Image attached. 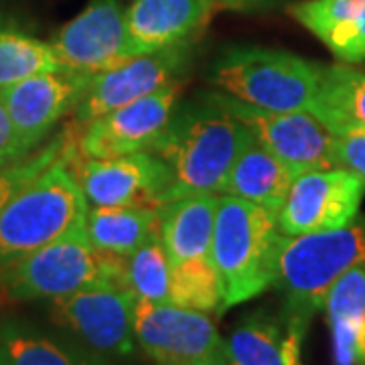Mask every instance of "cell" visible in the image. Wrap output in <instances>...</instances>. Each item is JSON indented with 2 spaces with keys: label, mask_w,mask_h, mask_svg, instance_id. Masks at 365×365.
<instances>
[{
  "label": "cell",
  "mask_w": 365,
  "mask_h": 365,
  "mask_svg": "<svg viewBox=\"0 0 365 365\" xmlns=\"http://www.w3.org/2000/svg\"><path fill=\"white\" fill-rule=\"evenodd\" d=\"M61 67L98 76L132 57L126 9L120 0H90L51 41Z\"/></svg>",
  "instance_id": "cell-14"
},
{
  "label": "cell",
  "mask_w": 365,
  "mask_h": 365,
  "mask_svg": "<svg viewBox=\"0 0 365 365\" xmlns=\"http://www.w3.org/2000/svg\"><path fill=\"white\" fill-rule=\"evenodd\" d=\"M78 138V124H69L67 128L55 134L51 140L39 146L35 153L26 155L21 160L0 167V211L19 191H23L29 182H33L43 170L66 155Z\"/></svg>",
  "instance_id": "cell-26"
},
{
  "label": "cell",
  "mask_w": 365,
  "mask_h": 365,
  "mask_svg": "<svg viewBox=\"0 0 365 365\" xmlns=\"http://www.w3.org/2000/svg\"><path fill=\"white\" fill-rule=\"evenodd\" d=\"M323 66L266 47H235L213 66V83L244 104L274 112H311Z\"/></svg>",
  "instance_id": "cell-6"
},
{
  "label": "cell",
  "mask_w": 365,
  "mask_h": 365,
  "mask_svg": "<svg viewBox=\"0 0 365 365\" xmlns=\"http://www.w3.org/2000/svg\"><path fill=\"white\" fill-rule=\"evenodd\" d=\"M333 150L341 169H349L365 179V130H353L333 134Z\"/></svg>",
  "instance_id": "cell-30"
},
{
  "label": "cell",
  "mask_w": 365,
  "mask_h": 365,
  "mask_svg": "<svg viewBox=\"0 0 365 365\" xmlns=\"http://www.w3.org/2000/svg\"><path fill=\"white\" fill-rule=\"evenodd\" d=\"M0 365H4V364H2V359H0Z\"/></svg>",
  "instance_id": "cell-36"
},
{
  "label": "cell",
  "mask_w": 365,
  "mask_h": 365,
  "mask_svg": "<svg viewBox=\"0 0 365 365\" xmlns=\"http://www.w3.org/2000/svg\"><path fill=\"white\" fill-rule=\"evenodd\" d=\"M282 234L276 215L246 199L220 193L211 258L222 278L220 314L274 287Z\"/></svg>",
  "instance_id": "cell-4"
},
{
  "label": "cell",
  "mask_w": 365,
  "mask_h": 365,
  "mask_svg": "<svg viewBox=\"0 0 365 365\" xmlns=\"http://www.w3.org/2000/svg\"><path fill=\"white\" fill-rule=\"evenodd\" d=\"M222 6H227V9H237V11H242V9H250V6H258L260 2L264 0H217Z\"/></svg>",
  "instance_id": "cell-34"
},
{
  "label": "cell",
  "mask_w": 365,
  "mask_h": 365,
  "mask_svg": "<svg viewBox=\"0 0 365 365\" xmlns=\"http://www.w3.org/2000/svg\"><path fill=\"white\" fill-rule=\"evenodd\" d=\"M0 359L4 365H106L76 345L16 319L0 323Z\"/></svg>",
  "instance_id": "cell-21"
},
{
  "label": "cell",
  "mask_w": 365,
  "mask_h": 365,
  "mask_svg": "<svg viewBox=\"0 0 365 365\" xmlns=\"http://www.w3.org/2000/svg\"><path fill=\"white\" fill-rule=\"evenodd\" d=\"M333 337V365H365V319L329 321Z\"/></svg>",
  "instance_id": "cell-29"
},
{
  "label": "cell",
  "mask_w": 365,
  "mask_h": 365,
  "mask_svg": "<svg viewBox=\"0 0 365 365\" xmlns=\"http://www.w3.org/2000/svg\"><path fill=\"white\" fill-rule=\"evenodd\" d=\"M179 93L181 81L173 79L140 100L78 124V157L116 158L150 150L169 126Z\"/></svg>",
  "instance_id": "cell-9"
},
{
  "label": "cell",
  "mask_w": 365,
  "mask_h": 365,
  "mask_svg": "<svg viewBox=\"0 0 365 365\" xmlns=\"http://www.w3.org/2000/svg\"><path fill=\"white\" fill-rule=\"evenodd\" d=\"M327 321L365 319V262L353 266L333 284L325 299Z\"/></svg>",
  "instance_id": "cell-28"
},
{
  "label": "cell",
  "mask_w": 365,
  "mask_h": 365,
  "mask_svg": "<svg viewBox=\"0 0 365 365\" xmlns=\"http://www.w3.org/2000/svg\"><path fill=\"white\" fill-rule=\"evenodd\" d=\"M51 41L39 39L14 21L0 16V90L35 73L59 69Z\"/></svg>",
  "instance_id": "cell-22"
},
{
  "label": "cell",
  "mask_w": 365,
  "mask_h": 365,
  "mask_svg": "<svg viewBox=\"0 0 365 365\" xmlns=\"http://www.w3.org/2000/svg\"><path fill=\"white\" fill-rule=\"evenodd\" d=\"M6 302H9V299H6V294H4V288H2V282H0V309H2Z\"/></svg>",
  "instance_id": "cell-35"
},
{
  "label": "cell",
  "mask_w": 365,
  "mask_h": 365,
  "mask_svg": "<svg viewBox=\"0 0 365 365\" xmlns=\"http://www.w3.org/2000/svg\"><path fill=\"white\" fill-rule=\"evenodd\" d=\"M86 225L100 252L128 258L146 240L160 234V207H90Z\"/></svg>",
  "instance_id": "cell-20"
},
{
  "label": "cell",
  "mask_w": 365,
  "mask_h": 365,
  "mask_svg": "<svg viewBox=\"0 0 365 365\" xmlns=\"http://www.w3.org/2000/svg\"><path fill=\"white\" fill-rule=\"evenodd\" d=\"M134 335L158 365H227L225 341L213 319L201 311L136 300Z\"/></svg>",
  "instance_id": "cell-7"
},
{
  "label": "cell",
  "mask_w": 365,
  "mask_h": 365,
  "mask_svg": "<svg viewBox=\"0 0 365 365\" xmlns=\"http://www.w3.org/2000/svg\"><path fill=\"white\" fill-rule=\"evenodd\" d=\"M282 333L268 313H254L235 327L225 341L227 365H284Z\"/></svg>",
  "instance_id": "cell-24"
},
{
  "label": "cell",
  "mask_w": 365,
  "mask_h": 365,
  "mask_svg": "<svg viewBox=\"0 0 365 365\" xmlns=\"http://www.w3.org/2000/svg\"><path fill=\"white\" fill-rule=\"evenodd\" d=\"M90 207H163L173 173L150 150L116 158L69 160Z\"/></svg>",
  "instance_id": "cell-8"
},
{
  "label": "cell",
  "mask_w": 365,
  "mask_h": 365,
  "mask_svg": "<svg viewBox=\"0 0 365 365\" xmlns=\"http://www.w3.org/2000/svg\"><path fill=\"white\" fill-rule=\"evenodd\" d=\"M297 175V170L290 169L284 160L272 155L256 136H252L223 182L222 193L256 203L278 217Z\"/></svg>",
  "instance_id": "cell-17"
},
{
  "label": "cell",
  "mask_w": 365,
  "mask_h": 365,
  "mask_svg": "<svg viewBox=\"0 0 365 365\" xmlns=\"http://www.w3.org/2000/svg\"><path fill=\"white\" fill-rule=\"evenodd\" d=\"M365 0H304L290 6V14L333 51L361 13Z\"/></svg>",
  "instance_id": "cell-27"
},
{
  "label": "cell",
  "mask_w": 365,
  "mask_h": 365,
  "mask_svg": "<svg viewBox=\"0 0 365 365\" xmlns=\"http://www.w3.org/2000/svg\"><path fill=\"white\" fill-rule=\"evenodd\" d=\"M169 302L182 309L220 314L223 287L211 256L170 264Z\"/></svg>",
  "instance_id": "cell-23"
},
{
  "label": "cell",
  "mask_w": 365,
  "mask_h": 365,
  "mask_svg": "<svg viewBox=\"0 0 365 365\" xmlns=\"http://www.w3.org/2000/svg\"><path fill=\"white\" fill-rule=\"evenodd\" d=\"M35 150L37 148L26 143L21 136V132L14 128L13 120L0 102V167L11 165L14 160H21Z\"/></svg>",
  "instance_id": "cell-31"
},
{
  "label": "cell",
  "mask_w": 365,
  "mask_h": 365,
  "mask_svg": "<svg viewBox=\"0 0 365 365\" xmlns=\"http://www.w3.org/2000/svg\"><path fill=\"white\" fill-rule=\"evenodd\" d=\"M217 4V0H132L126 9L132 55L193 41Z\"/></svg>",
  "instance_id": "cell-16"
},
{
  "label": "cell",
  "mask_w": 365,
  "mask_h": 365,
  "mask_svg": "<svg viewBox=\"0 0 365 365\" xmlns=\"http://www.w3.org/2000/svg\"><path fill=\"white\" fill-rule=\"evenodd\" d=\"M220 193H199L160 207V237L170 264L211 256Z\"/></svg>",
  "instance_id": "cell-18"
},
{
  "label": "cell",
  "mask_w": 365,
  "mask_h": 365,
  "mask_svg": "<svg viewBox=\"0 0 365 365\" xmlns=\"http://www.w3.org/2000/svg\"><path fill=\"white\" fill-rule=\"evenodd\" d=\"M191 53L193 41H185L158 51L132 55L120 66L93 76L71 114L73 122L79 126L88 124L93 118L160 90L187 67Z\"/></svg>",
  "instance_id": "cell-13"
},
{
  "label": "cell",
  "mask_w": 365,
  "mask_h": 365,
  "mask_svg": "<svg viewBox=\"0 0 365 365\" xmlns=\"http://www.w3.org/2000/svg\"><path fill=\"white\" fill-rule=\"evenodd\" d=\"M307 335V329L300 325H287V337L282 341L284 365H304L300 359V347Z\"/></svg>",
  "instance_id": "cell-33"
},
{
  "label": "cell",
  "mask_w": 365,
  "mask_h": 365,
  "mask_svg": "<svg viewBox=\"0 0 365 365\" xmlns=\"http://www.w3.org/2000/svg\"><path fill=\"white\" fill-rule=\"evenodd\" d=\"M9 302L55 300L96 287H130L126 258L91 244L86 220L0 272Z\"/></svg>",
  "instance_id": "cell-3"
},
{
  "label": "cell",
  "mask_w": 365,
  "mask_h": 365,
  "mask_svg": "<svg viewBox=\"0 0 365 365\" xmlns=\"http://www.w3.org/2000/svg\"><path fill=\"white\" fill-rule=\"evenodd\" d=\"M365 262V222L311 234L282 235L276 258L274 287L284 294L287 325L309 329L325 307L333 284L353 266Z\"/></svg>",
  "instance_id": "cell-2"
},
{
  "label": "cell",
  "mask_w": 365,
  "mask_h": 365,
  "mask_svg": "<svg viewBox=\"0 0 365 365\" xmlns=\"http://www.w3.org/2000/svg\"><path fill=\"white\" fill-rule=\"evenodd\" d=\"M337 57L343 61H349V63L365 61V4L361 13L357 14L351 31H349V37L341 47V51L337 53Z\"/></svg>",
  "instance_id": "cell-32"
},
{
  "label": "cell",
  "mask_w": 365,
  "mask_h": 365,
  "mask_svg": "<svg viewBox=\"0 0 365 365\" xmlns=\"http://www.w3.org/2000/svg\"><path fill=\"white\" fill-rule=\"evenodd\" d=\"M252 136L254 132L213 96H207L205 104L170 118L150 148L173 173L163 205L199 193H222L223 182Z\"/></svg>",
  "instance_id": "cell-1"
},
{
  "label": "cell",
  "mask_w": 365,
  "mask_h": 365,
  "mask_svg": "<svg viewBox=\"0 0 365 365\" xmlns=\"http://www.w3.org/2000/svg\"><path fill=\"white\" fill-rule=\"evenodd\" d=\"M128 284L138 300L169 302L170 262L160 234L146 240L126 258Z\"/></svg>",
  "instance_id": "cell-25"
},
{
  "label": "cell",
  "mask_w": 365,
  "mask_h": 365,
  "mask_svg": "<svg viewBox=\"0 0 365 365\" xmlns=\"http://www.w3.org/2000/svg\"><path fill=\"white\" fill-rule=\"evenodd\" d=\"M78 153V138L57 163L0 211V272L67 234L88 217V199L69 160Z\"/></svg>",
  "instance_id": "cell-5"
},
{
  "label": "cell",
  "mask_w": 365,
  "mask_h": 365,
  "mask_svg": "<svg viewBox=\"0 0 365 365\" xmlns=\"http://www.w3.org/2000/svg\"><path fill=\"white\" fill-rule=\"evenodd\" d=\"M136 294L130 287H96L51 300V321L90 345L93 351L128 355L134 351Z\"/></svg>",
  "instance_id": "cell-12"
},
{
  "label": "cell",
  "mask_w": 365,
  "mask_h": 365,
  "mask_svg": "<svg viewBox=\"0 0 365 365\" xmlns=\"http://www.w3.org/2000/svg\"><path fill=\"white\" fill-rule=\"evenodd\" d=\"M314 116L333 134L361 128L365 130V71L349 66H323Z\"/></svg>",
  "instance_id": "cell-19"
},
{
  "label": "cell",
  "mask_w": 365,
  "mask_h": 365,
  "mask_svg": "<svg viewBox=\"0 0 365 365\" xmlns=\"http://www.w3.org/2000/svg\"><path fill=\"white\" fill-rule=\"evenodd\" d=\"M215 102L237 116L272 155L297 173L337 169L333 132L313 112H274L244 104L232 96L211 93Z\"/></svg>",
  "instance_id": "cell-10"
},
{
  "label": "cell",
  "mask_w": 365,
  "mask_h": 365,
  "mask_svg": "<svg viewBox=\"0 0 365 365\" xmlns=\"http://www.w3.org/2000/svg\"><path fill=\"white\" fill-rule=\"evenodd\" d=\"M90 79V76L59 67L2 88L0 102L21 136L31 146L39 148L53 128L73 114Z\"/></svg>",
  "instance_id": "cell-15"
},
{
  "label": "cell",
  "mask_w": 365,
  "mask_h": 365,
  "mask_svg": "<svg viewBox=\"0 0 365 365\" xmlns=\"http://www.w3.org/2000/svg\"><path fill=\"white\" fill-rule=\"evenodd\" d=\"M365 195V179L349 169H314L297 175L278 211V232L300 235L351 223Z\"/></svg>",
  "instance_id": "cell-11"
}]
</instances>
